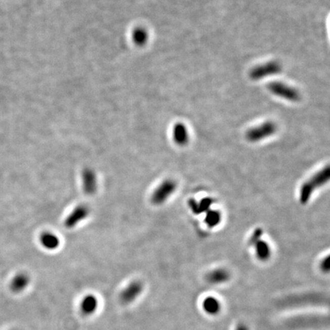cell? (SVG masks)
Here are the masks:
<instances>
[{
  "label": "cell",
  "instance_id": "cb8c5ba5",
  "mask_svg": "<svg viewBox=\"0 0 330 330\" xmlns=\"http://www.w3.org/2000/svg\"><path fill=\"white\" fill-rule=\"evenodd\" d=\"M235 330H250V328H249V327L245 324L239 323L237 325Z\"/></svg>",
  "mask_w": 330,
  "mask_h": 330
},
{
  "label": "cell",
  "instance_id": "8fae6325",
  "mask_svg": "<svg viewBox=\"0 0 330 330\" xmlns=\"http://www.w3.org/2000/svg\"><path fill=\"white\" fill-rule=\"evenodd\" d=\"M230 279V273L225 268L213 270L205 275V280L211 284H221Z\"/></svg>",
  "mask_w": 330,
  "mask_h": 330
},
{
  "label": "cell",
  "instance_id": "4fadbf2b",
  "mask_svg": "<svg viewBox=\"0 0 330 330\" xmlns=\"http://www.w3.org/2000/svg\"><path fill=\"white\" fill-rule=\"evenodd\" d=\"M173 139L175 143L180 146H184L189 142V135L187 127L183 123H177L173 129Z\"/></svg>",
  "mask_w": 330,
  "mask_h": 330
},
{
  "label": "cell",
  "instance_id": "6da1fadb",
  "mask_svg": "<svg viewBox=\"0 0 330 330\" xmlns=\"http://www.w3.org/2000/svg\"><path fill=\"white\" fill-rule=\"evenodd\" d=\"M277 305L282 309L300 308L308 306L325 307L328 305V298L325 295L317 293L292 295L279 300Z\"/></svg>",
  "mask_w": 330,
  "mask_h": 330
},
{
  "label": "cell",
  "instance_id": "9a60e30c",
  "mask_svg": "<svg viewBox=\"0 0 330 330\" xmlns=\"http://www.w3.org/2000/svg\"><path fill=\"white\" fill-rule=\"evenodd\" d=\"M40 242L42 245L48 250H55L60 246L59 238L52 232H45L40 236Z\"/></svg>",
  "mask_w": 330,
  "mask_h": 330
},
{
  "label": "cell",
  "instance_id": "5b68a950",
  "mask_svg": "<svg viewBox=\"0 0 330 330\" xmlns=\"http://www.w3.org/2000/svg\"><path fill=\"white\" fill-rule=\"evenodd\" d=\"M277 131V127L273 121H266L259 127H254L246 133V139L251 142H259L273 136Z\"/></svg>",
  "mask_w": 330,
  "mask_h": 330
},
{
  "label": "cell",
  "instance_id": "9c48e42d",
  "mask_svg": "<svg viewBox=\"0 0 330 330\" xmlns=\"http://www.w3.org/2000/svg\"><path fill=\"white\" fill-rule=\"evenodd\" d=\"M90 214V209L88 205H79L70 213V215L66 218L64 226L67 229L76 227L78 223L88 218Z\"/></svg>",
  "mask_w": 330,
  "mask_h": 330
},
{
  "label": "cell",
  "instance_id": "d6986e66",
  "mask_svg": "<svg viewBox=\"0 0 330 330\" xmlns=\"http://www.w3.org/2000/svg\"><path fill=\"white\" fill-rule=\"evenodd\" d=\"M132 38L135 44L139 46L146 44L148 40V33L145 28L142 27L135 28L132 34Z\"/></svg>",
  "mask_w": 330,
  "mask_h": 330
},
{
  "label": "cell",
  "instance_id": "e0dca14e",
  "mask_svg": "<svg viewBox=\"0 0 330 330\" xmlns=\"http://www.w3.org/2000/svg\"><path fill=\"white\" fill-rule=\"evenodd\" d=\"M256 250V255L258 259L265 262L268 261L271 257V250L269 244L264 240H259L254 245Z\"/></svg>",
  "mask_w": 330,
  "mask_h": 330
},
{
  "label": "cell",
  "instance_id": "ba28073f",
  "mask_svg": "<svg viewBox=\"0 0 330 330\" xmlns=\"http://www.w3.org/2000/svg\"><path fill=\"white\" fill-rule=\"evenodd\" d=\"M143 290V283L140 280H134L120 293V301L124 304H131L140 296Z\"/></svg>",
  "mask_w": 330,
  "mask_h": 330
},
{
  "label": "cell",
  "instance_id": "7a4b0ae2",
  "mask_svg": "<svg viewBox=\"0 0 330 330\" xmlns=\"http://www.w3.org/2000/svg\"><path fill=\"white\" fill-rule=\"evenodd\" d=\"M330 178L329 166L322 169V170L315 174L310 180L306 181L301 186V191H300V202L301 204H307L311 198L314 190L316 188L325 185Z\"/></svg>",
  "mask_w": 330,
  "mask_h": 330
},
{
  "label": "cell",
  "instance_id": "30bf717a",
  "mask_svg": "<svg viewBox=\"0 0 330 330\" xmlns=\"http://www.w3.org/2000/svg\"><path fill=\"white\" fill-rule=\"evenodd\" d=\"M82 183L84 191L88 195H94L97 190V178L95 172L90 168L84 169L82 172Z\"/></svg>",
  "mask_w": 330,
  "mask_h": 330
},
{
  "label": "cell",
  "instance_id": "7402d4cb",
  "mask_svg": "<svg viewBox=\"0 0 330 330\" xmlns=\"http://www.w3.org/2000/svg\"><path fill=\"white\" fill-rule=\"evenodd\" d=\"M188 205L189 207H190L192 212H193L195 215H199V214H200V211H199V202H197V201L195 200L194 199H190L188 200Z\"/></svg>",
  "mask_w": 330,
  "mask_h": 330
},
{
  "label": "cell",
  "instance_id": "8992f818",
  "mask_svg": "<svg viewBox=\"0 0 330 330\" xmlns=\"http://www.w3.org/2000/svg\"><path fill=\"white\" fill-rule=\"evenodd\" d=\"M268 89L274 95L291 102H298L301 100V94L295 88L280 82H273L268 85Z\"/></svg>",
  "mask_w": 330,
  "mask_h": 330
},
{
  "label": "cell",
  "instance_id": "5bb4252c",
  "mask_svg": "<svg viewBox=\"0 0 330 330\" xmlns=\"http://www.w3.org/2000/svg\"><path fill=\"white\" fill-rule=\"evenodd\" d=\"M29 282L30 278L28 274H25V273H19V274H16L12 280L11 283H10V289L14 293H20L25 290Z\"/></svg>",
  "mask_w": 330,
  "mask_h": 330
},
{
  "label": "cell",
  "instance_id": "2e32d148",
  "mask_svg": "<svg viewBox=\"0 0 330 330\" xmlns=\"http://www.w3.org/2000/svg\"><path fill=\"white\" fill-rule=\"evenodd\" d=\"M202 309L210 315H217L221 310V304L217 298L208 297L202 301Z\"/></svg>",
  "mask_w": 330,
  "mask_h": 330
},
{
  "label": "cell",
  "instance_id": "52a82bcc",
  "mask_svg": "<svg viewBox=\"0 0 330 330\" xmlns=\"http://www.w3.org/2000/svg\"><path fill=\"white\" fill-rule=\"evenodd\" d=\"M282 67L278 61H270L266 64L257 66L250 71V76L254 80H259L262 78L271 75L277 74L281 71Z\"/></svg>",
  "mask_w": 330,
  "mask_h": 330
},
{
  "label": "cell",
  "instance_id": "3957f363",
  "mask_svg": "<svg viewBox=\"0 0 330 330\" xmlns=\"http://www.w3.org/2000/svg\"><path fill=\"white\" fill-rule=\"evenodd\" d=\"M286 325L292 328H322L328 325V319L320 315H303L288 319Z\"/></svg>",
  "mask_w": 330,
  "mask_h": 330
},
{
  "label": "cell",
  "instance_id": "603a6c76",
  "mask_svg": "<svg viewBox=\"0 0 330 330\" xmlns=\"http://www.w3.org/2000/svg\"><path fill=\"white\" fill-rule=\"evenodd\" d=\"M329 256H326L320 264V268L323 272L328 273L329 271L330 262Z\"/></svg>",
  "mask_w": 330,
  "mask_h": 330
},
{
  "label": "cell",
  "instance_id": "277c9868",
  "mask_svg": "<svg viewBox=\"0 0 330 330\" xmlns=\"http://www.w3.org/2000/svg\"><path fill=\"white\" fill-rule=\"evenodd\" d=\"M177 187V183L174 180H165L155 189L151 195V202L156 205L164 203L176 191Z\"/></svg>",
  "mask_w": 330,
  "mask_h": 330
},
{
  "label": "cell",
  "instance_id": "ffe728a7",
  "mask_svg": "<svg viewBox=\"0 0 330 330\" xmlns=\"http://www.w3.org/2000/svg\"><path fill=\"white\" fill-rule=\"evenodd\" d=\"M214 202V199L210 197H205L201 199L200 202H199V208L200 214L207 213L208 211H210L211 205H213Z\"/></svg>",
  "mask_w": 330,
  "mask_h": 330
},
{
  "label": "cell",
  "instance_id": "7c38bea8",
  "mask_svg": "<svg viewBox=\"0 0 330 330\" xmlns=\"http://www.w3.org/2000/svg\"><path fill=\"white\" fill-rule=\"evenodd\" d=\"M81 313L86 316L94 314L98 308V300L94 295H88L82 298L80 303Z\"/></svg>",
  "mask_w": 330,
  "mask_h": 330
},
{
  "label": "cell",
  "instance_id": "ac0fdd59",
  "mask_svg": "<svg viewBox=\"0 0 330 330\" xmlns=\"http://www.w3.org/2000/svg\"><path fill=\"white\" fill-rule=\"evenodd\" d=\"M205 214H205L204 221H205V224L208 225V227H217L221 223L222 214L220 211L210 210Z\"/></svg>",
  "mask_w": 330,
  "mask_h": 330
},
{
  "label": "cell",
  "instance_id": "44dd1931",
  "mask_svg": "<svg viewBox=\"0 0 330 330\" xmlns=\"http://www.w3.org/2000/svg\"><path fill=\"white\" fill-rule=\"evenodd\" d=\"M262 235H263V230H262V228H257V229H255L253 235H251L250 240H249V244L254 246L259 240H261Z\"/></svg>",
  "mask_w": 330,
  "mask_h": 330
}]
</instances>
